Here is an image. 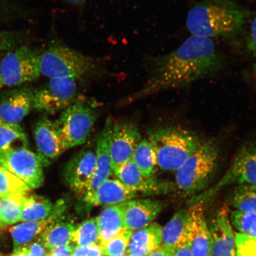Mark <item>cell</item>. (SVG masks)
Masks as SVG:
<instances>
[{
  "mask_svg": "<svg viewBox=\"0 0 256 256\" xmlns=\"http://www.w3.org/2000/svg\"><path fill=\"white\" fill-rule=\"evenodd\" d=\"M224 59L212 39L192 35L172 52L147 58V76L143 87L124 103L163 91L186 88L215 76L222 69Z\"/></svg>",
  "mask_w": 256,
  "mask_h": 256,
  "instance_id": "6da1fadb",
  "label": "cell"
},
{
  "mask_svg": "<svg viewBox=\"0 0 256 256\" xmlns=\"http://www.w3.org/2000/svg\"><path fill=\"white\" fill-rule=\"evenodd\" d=\"M250 18L236 0H202L188 11L186 24L194 36L232 39L242 34Z\"/></svg>",
  "mask_w": 256,
  "mask_h": 256,
  "instance_id": "7a4b0ae2",
  "label": "cell"
},
{
  "mask_svg": "<svg viewBox=\"0 0 256 256\" xmlns=\"http://www.w3.org/2000/svg\"><path fill=\"white\" fill-rule=\"evenodd\" d=\"M41 75L68 78L78 82L92 81L104 76L106 70L100 59L79 52L58 41H52L41 53Z\"/></svg>",
  "mask_w": 256,
  "mask_h": 256,
  "instance_id": "3957f363",
  "label": "cell"
},
{
  "mask_svg": "<svg viewBox=\"0 0 256 256\" xmlns=\"http://www.w3.org/2000/svg\"><path fill=\"white\" fill-rule=\"evenodd\" d=\"M148 140L155 150L158 168L170 172H176L204 142L194 131L172 126L153 128Z\"/></svg>",
  "mask_w": 256,
  "mask_h": 256,
  "instance_id": "277c9868",
  "label": "cell"
},
{
  "mask_svg": "<svg viewBox=\"0 0 256 256\" xmlns=\"http://www.w3.org/2000/svg\"><path fill=\"white\" fill-rule=\"evenodd\" d=\"M220 158L217 142L212 140L204 142L175 172L177 192L191 198L203 193L216 176Z\"/></svg>",
  "mask_w": 256,
  "mask_h": 256,
  "instance_id": "5b68a950",
  "label": "cell"
},
{
  "mask_svg": "<svg viewBox=\"0 0 256 256\" xmlns=\"http://www.w3.org/2000/svg\"><path fill=\"white\" fill-rule=\"evenodd\" d=\"M240 185L256 186V143L243 146L220 181L203 193L191 198L188 204H206L223 188Z\"/></svg>",
  "mask_w": 256,
  "mask_h": 256,
  "instance_id": "8992f818",
  "label": "cell"
},
{
  "mask_svg": "<svg viewBox=\"0 0 256 256\" xmlns=\"http://www.w3.org/2000/svg\"><path fill=\"white\" fill-rule=\"evenodd\" d=\"M40 55L38 50L25 46L8 51L0 62L3 86L18 88L39 78Z\"/></svg>",
  "mask_w": 256,
  "mask_h": 256,
  "instance_id": "52a82bcc",
  "label": "cell"
},
{
  "mask_svg": "<svg viewBox=\"0 0 256 256\" xmlns=\"http://www.w3.org/2000/svg\"><path fill=\"white\" fill-rule=\"evenodd\" d=\"M96 114L94 108L78 100L64 110L54 124L66 150L82 145L94 126Z\"/></svg>",
  "mask_w": 256,
  "mask_h": 256,
  "instance_id": "ba28073f",
  "label": "cell"
},
{
  "mask_svg": "<svg viewBox=\"0 0 256 256\" xmlns=\"http://www.w3.org/2000/svg\"><path fill=\"white\" fill-rule=\"evenodd\" d=\"M34 90L33 110L53 114L66 110L78 100L76 82L68 78H52Z\"/></svg>",
  "mask_w": 256,
  "mask_h": 256,
  "instance_id": "9c48e42d",
  "label": "cell"
},
{
  "mask_svg": "<svg viewBox=\"0 0 256 256\" xmlns=\"http://www.w3.org/2000/svg\"><path fill=\"white\" fill-rule=\"evenodd\" d=\"M0 166L20 178L31 190L44 183V167L36 154L27 147L0 153Z\"/></svg>",
  "mask_w": 256,
  "mask_h": 256,
  "instance_id": "30bf717a",
  "label": "cell"
},
{
  "mask_svg": "<svg viewBox=\"0 0 256 256\" xmlns=\"http://www.w3.org/2000/svg\"><path fill=\"white\" fill-rule=\"evenodd\" d=\"M116 178L138 194H168L177 192L174 182L155 178H146L138 168L132 159L124 163L114 172Z\"/></svg>",
  "mask_w": 256,
  "mask_h": 256,
  "instance_id": "8fae6325",
  "label": "cell"
},
{
  "mask_svg": "<svg viewBox=\"0 0 256 256\" xmlns=\"http://www.w3.org/2000/svg\"><path fill=\"white\" fill-rule=\"evenodd\" d=\"M140 142L142 135L135 124L127 122L112 124L110 136L112 174L132 158Z\"/></svg>",
  "mask_w": 256,
  "mask_h": 256,
  "instance_id": "7c38bea8",
  "label": "cell"
},
{
  "mask_svg": "<svg viewBox=\"0 0 256 256\" xmlns=\"http://www.w3.org/2000/svg\"><path fill=\"white\" fill-rule=\"evenodd\" d=\"M95 162V150L84 149L72 156L64 168V178L66 185L81 198L84 196L91 184Z\"/></svg>",
  "mask_w": 256,
  "mask_h": 256,
  "instance_id": "4fadbf2b",
  "label": "cell"
},
{
  "mask_svg": "<svg viewBox=\"0 0 256 256\" xmlns=\"http://www.w3.org/2000/svg\"><path fill=\"white\" fill-rule=\"evenodd\" d=\"M34 90L22 86L0 94V121L18 124L33 110Z\"/></svg>",
  "mask_w": 256,
  "mask_h": 256,
  "instance_id": "5bb4252c",
  "label": "cell"
},
{
  "mask_svg": "<svg viewBox=\"0 0 256 256\" xmlns=\"http://www.w3.org/2000/svg\"><path fill=\"white\" fill-rule=\"evenodd\" d=\"M37 153L43 167H48L66 151L54 122L47 118L38 121L34 130Z\"/></svg>",
  "mask_w": 256,
  "mask_h": 256,
  "instance_id": "9a60e30c",
  "label": "cell"
},
{
  "mask_svg": "<svg viewBox=\"0 0 256 256\" xmlns=\"http://www.w3.org/2000/svg\"><path fill=\"white\" fill-rule=\"evenodd\" d=\"M166 206L164 202L150 199L131 200L122 203L124 226L134 231L151 224Z\"/></svg>",
  "mask_w": 256,
  "mask_h": 256,
  "instance_id": "2e32d148",
  "label": "cell"
},
{
  "mask_svg": "<svg viewBox=\"0 0 256 256\" xmlns=\"http://www.w3.org/2000/svg\"><path fill=\"white\" fill-rule=\"evenodd\" d=\"M210 256H236V236L226 209L218 211L209 224Z\"/></svg>",
  "mask_w": 256,
  "mask_h": 256,
  "instance_id": "e0dca14e",
  "label": "cell"
},
{
  "mask_svg": "<svg viewBox=\"0 0 256 256\" xmlns=\"http://www.w3.org/2000/svg\"><path fill=\"white\" fill-rule=\"evenodd\" d=\"M111 118L106 121L103 130L99 135L95 149L96 162L94 176L82 201L88 199L104 182L112 174L110 152V136L112 126Z\"/></svg>",
  "mask_w": 256,
  "mask_h": 256,
  "instance_id": "ac0fdd59",
  "label": "cell"
},
{
  "mask_svg": "<svg viewBox=\"0 0 256 256\" xmlns=\"http://www.w3.org/2000/svg\"><path fill=\"white\" fill-rule=\"evenodd\" d=\"M138 196L116 178H108L88 199L83 200L88 207L116 206Z\"/></svg>",
  "mask_w": 256,
  "mask_h": 256,
  "instance_id": "d6986e66",
  "label": "cell"
},
{
  "mask_svg": "<svg viewBox=\"0 0 256 256\" xmlns=\"http://www.w3.org/2000/svg\"><path fill=\"white\" fill-rule=\"evenodd\" d=\"M162 227L152 222L131 234L126 250L130 256H148L161 246Z\"/></svg>",
  "mask_w": 256,
  "mask_h": 256,
  "instance_id": "ffe728a7",
  "label": "cell"
},
{
  "mask_svg": "<svg viewBox=\"0 0 256 256\" xmlns=\"http://www.w3.org/2000/svg\"><path fill=\"white\" fill-rule=\"evenodd\" d=\"M194 206L191 229L192 256H210V238L208 222L204 217V204L197 203L188 204Z\"/></svg>",
  "mask_w": 256,
  "mask_h": 256,
  "instance_id": "44dd1931",
  "label": "cell"
},
{
  "mask_svg": "<svg viewBox=\"0 0 256 256\" xmlns=\"http://www.w3.org/2000/svg\"><path fill=\"white\" fill-rule=\"evenodd\" d=\"M194 207L188 206L176 212L162 229L161 246L175 251L190 226L193 216Z\"/></svg>",
  "mask_w": 256,
  "mask_h": 256,
  "instance_id": "7402d4cb",
  "label": "cell"
},
{
  "mask_svg": "<svg viewBox=\"0 0 256 256\" xmlns=\"http://www.w3.org/2000/svg\"><path fill=\"white\" fill-rule=\"evenodd\" d=\"M96 220L100 232V245L126 230L124 220L122 204L107 206Z\"/></svg>",
  "mask_w": 256,
  "mask_h": 256,
  "instance_id": "603a6c76",
  "label": "cell"
},
{
  "mask_svg": "<svg viewBox=\"0 0 256 256\" xmlns=\"http://www.w3.org/2000/svg\"><path fill=\"white\" fill-rule=\"evenodd\" d=\"M76 226L72 220L62 217L50 224L40 236V240L47 248L68 245L72 241Z\"/></svg>",
  "mask_w": 256,
  "mask_h": 256,
  "instance_id": "cb8c5ba5",
  "label": "cell"
},
{
  "mask_svg": "<svg viewBox=\"0 0 256 256\" xmlns=\"http://www.w3.org/2000/svg\"><path fill=\"white\" fill-rule=\"evenodd\" d=\"M54 204L40 195H28L22 204L20 222H34L46 219L52 212Z\"/></svg>",
  "mask_w": 256,
  "mask_h": 256,
  "instance_id": "d4e9b609",
  "label": "cell"
},
{
  "mask_svg": "<svg viewBox=\"0 0 256 256\" xmlns=\"http://www.w3.org/2000/svg\"><path fill=\"white\" fill-rule=\"evenodd\" d=\"M131 159L146 178L154 177L158 172V158L154 149L148 140H144L138 144Z\"/></svg>",
  "mask_w": 256,
  "mask_h": 256,
  "instance_id": "484cf974",
  "label": "cell"
},
{
  "mask_svg": "<svg viewBox=\"0 0 256 256\" xmlns=\"http://www.w3.org/2000/svg\"><path fill=\"white\" fill-rule=\"evenodd\" d=\"M28 142L26 134L20 124L0 121V153L28 147Z\"/></svg>",
  "mask_w": 256,
  "mask_h": 256,
  "instance_id": "4316f807",
  "label": "cell"
},
{
  "mask_svg": "<svg viewBox=\"0 0 256 256\" xmlns=\"http://www.w3.org/2000/svg\"><path fill=\"white\" fill-rule=\"evenodd\" d=\"M27 194H16L0 197V228L20 222L22 204Z\"/></svg>",
  "mask_w": 256,
  "mask_h": 256,
  "instance_id": "83f0119b",
  "label": "cell"
},
{
  "mask_svg": "<svg viewBox=\"0 0 256 256\" xmlns=\"http://www.w3.org/2000/svg\"><path fill=\"white\" fill-rule=\"evenodd\" d=\"M228 202L234 210L256 214V186H236L230 192Z\"/></svg>",
  "mask_w": 256,
  "mask_h": 256,
  "instance_id": "f1b7e54d",
  "label": "cell"
},
{
  "mask_svg": "<svg viewBox=\"0 0 256 256\" xmlns=\"http://www.w3.org/2000/svg\"><path fill=\"white\" fill-rule=\"evenodd\" d=\"M72 241L78 247L100 244V232L97 220H88L80 224L74 232Z\"/></svg>",
  "mask_w": 256,
  "mask_h": 256,
  "instance_id": "f546056e",
  "label": "cell"
},
{
  "mask_svg": "<svg viewBox=\"0 0 256 256\" xmlns=\"http://www.w3.org/2000/svg\"><path fill=\"white\" fill-rule=\"evenodd\" d=\"M30 190L20 178L0 166V197L10 194H28Z\"/></svg>",
  "mask_w": 256,
  "mask_h": 256,
  "instance_id": "4dcf8cb0",
  "label": "cell"
},
{
  "mask_svg": "<svg viewBox=\"0 0 256 256\" xmlns=\"http://www.w3.org/2000/svg\"><path fill=\"white\" fill-rule=\"evenodd\" d=\"M230 219L240 234L256 238V214L233 210L230 213Z\"/></svg>",
  "mask_w": 256,
  "mask_h": 256,
  "instance_id": "1f68e13d",
  "label": "cell"
},
{
  "mask_svg": "<svg viewBox=\"0 0 256 256\" xmlns=\"http://www.w3.org/2000/svg\"><path fill=\"white\" fill-rule=\"evenodd\" d=\"M132 232L126 230L110 240L105 244H101L104 254L107 256H120L126 251Z\"/></svg>",
  "mask_w": 256,
  "mask_h": 256,
  "instance_id": "d6a6232c",
  "label": "cell"
},
{
  "mask_svg": "<svg viewBox=\"0 0 256 256\" xmlns=\"http://www.w3.org/2000/svg\"><path fill=\"white\" fill-rule=\"evenodd\" d=\"M236 256H256V238L236 235Z\"/></svg>",
  "mask_w": 256,
  "mask_h": 256,
  "instance_id": "836d02e7",
  "label": "cell"
},
{
  "mask_svg": "<svg viewBox=\"0 0 256 256\" xmlns=\"http://www.w3.org/2000/svg\"><path fill=\"white\" fill-rule=\"evenodd\" d=\"M19 40V34L14 32L0 30V52L14 49Z\"/></svg>",
  "mask_w": 256,
  "mask_h": 256,
  "instance_id": "e575fe53",
  "label": "cell"
},
{
  "mask_svg": "<svg viewBox=\"0 0 256 256\" xmlns=\"http://www.w3.org/2000/svg\"><path fill=\"white\" fill-rule=\"evenodd\" d=\"M192 222V219L186 232H185L177 248H176L174 256H192L190 247Z\"/></svg>",
  "mask_w": 256,
  "mask_h": 256,
  "instance_id": "d590c367",
  "label": "cell"
},
{
  "mask_svg": "<svg viewBox=\"0 0 256 256\" xmlns=\"http://www.w3.org/2000/svg\"><path fill=\"white\" fill-rule=\"evenodd\" d=\"M16 251L24 252L28 256H49L47 248L42 244L40 239Z\"/></svg>",
  "mask_w": 256,
  "mask_h": 256,
  "instance_id": "8d00e7d4",
  "label": "cell"
},
{
  "mask_svg": "<svg viewBox=\"0 0 256 256\" xmlns=\"http://www.w3.org/2000/svg\"><path fill=\"white\" fill-rule=\"evenodd\" d=\"M103 250L100 244H92L74 249L72 256H102Z\"/></svg>",
  "mask_w": 256,
  "mask_h": 256,
  "instance_id": "74e56055",
  "label": "cell"
},
{
  "mask_svg": "<svg viewBox=\"0 0 256 256\" xmlns=\"http://www.w3.org/2000/svg\"><path fill=\"white\" fill-rule=\"evenodd\" d=\"M248 48L252 55L256 58V14L252 18L250 28Z\"/></svg>",
  "mask_w": 256,
  "mask_h": 256,
  "instance_id": "f35d334b",
  "label": "cell"
},
{
  "mask_svg": "<svg viewBox=\"0 0 256 256\" xmlns=\"http://www.w3.org/2000/svg\"><path fill=\"white\" fill-rule=\"evenodd\" d=\"M75 248L74 245H66L51 248L49 252V256H72Z\"/></svg>",
  "mask_w": 256,
  "mask_h": 256,
  "instance_id": "ab89813d",
  "label": "cell"
},
{
  "mask_svg": "<svg viewBox=\"0 0 256 256\" xmlns=\"http://www.w3.org/2000/svg\"><path fill=\"white\" fill-rule=\"evenodd\" d=\"M174 252L172 250L160 246L158 249H156L148 256H174Z\"/></svg>",
  "mask_w": 256,
  "mask_h": 256,
  "instance_id": "60d3db41",
  "label": "cell"
},
{
  "mask_svg": "<svg viewBox=\"0 0 256 256\" xmlns=\"http://www.w3.org/2000/svg\"><path fill=\"white\" fill-rule=\"evenodd\" d=\"M63 1L68 3V4L70 5L75 6V7L80 8L84 6L88 0H63Z\"/></svg>",
  "mask_w": 256,
  "mask_h": 256,
  "instance_id": "b9f144b4",
  "label": "cell"
},
{
  "mask_svg": "<svg viewBox=\"0 0 256 256\" xmlns=\"http://www.w3.org/2000/svg\"><path fill=\"white\" fill-rule=\"evenodd\" d=\"M8 0H0V14L2 12L5 11L6 8V3H7Z\"/></svg>",
  "mask_w": 256,
  "mask_h": 256,
  "instance_id": "7bdbcfd3",
  "label": "cell"
},
{
  "mask_svg": "<svg viewBox=\"0 0 256 256\" xmlns=\"http://www.w3.org/2000/svg\"><path fill=\"white\" fill-rule=\"evenodd\" d=\"M252 78L256 88V63L254 64V69H252Z\"/></svg>",
  "mask_w": 256,
  "mask_h": 256,
  "instance_id": "ee69618b",
  "label": "cell"
},
{
  "mask_svg": "<svg viewBox=\"0 0 256 256\" xmlns=\"http://www.w3.org/2000/svg\"><path fill=\"white\" fill-rule=\"evenodd\" d=\"M10 256H28L26 254H25L24 252H22L20 251H16L14 252Z\"/></svg>",
  "mask_w": 256,
  "mask_h": 256,
  "instance_id": "f6af8a7d",
  "label": "cell"
},
{
  "mask_svg": "<svg viewBox=\"0 0 256 256\" xmlns=\"http://www.w3.org/2000/svg\"><path fill=\"white\" fill-rule=\"evenodd\" d=\"M3 87H4V86H3L1 78H0V90H1Z\"/></svg>",
  "mask_w": 256,
  "mask_h": 256,
  "instance_id": "bcb514c9",
  "label": "cell"
},
{
  "mask_svg": "<svg viewBox=\"0 0 256 256\" xmlns=\"http://www.w3.org/2000/svg\"><path fill=\"white\" fill-rule=\"evenodd\" d=\"M120 256H128L127 254H122Z\"/></svg>",
  "mask_w": 256,
  "mask_h": 256,
  "instance_id": "7dc6e473",
  "label": "cell"
},
{
  "mask_svg": "<svg viewBox=\"0 0 256 256\" xmlns=\"http://www.w3.org/2000/svg\"><path fill=\"white\" fill-rule=\"evenodd\" d=\"M0 256H4V255H3L1 252H0Z\"/></svg>",
  "mask_w": 256,
  "mask_h": 256,
  "instance_id": "c3c4849f",
  "label": "cell"
}]
</instances>
